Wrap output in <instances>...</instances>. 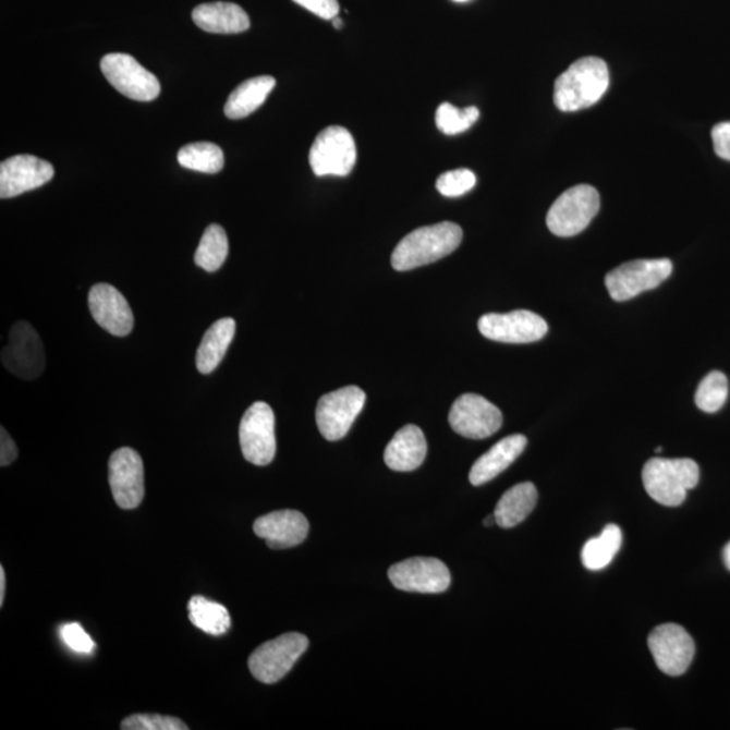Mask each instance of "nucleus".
Masks as SVG:
<instances>
[{
	"label": "nucleus",
	"instance_id": "30",
	"mask_svg": "<svg viewBox=\"0 0 730 730\" xmlns=\"http://www.w3.org/2000/svg\"><path fill=\"white\" fill-rule=\"evenodd\" d=\"M728 379L720 370H713L701 381L695 392V404L702 412L716 413L728 400Z\"/></svg>",
	"mask_w": 730,
	"mask_h": 730
},
{
	"label": "nucleus",
	"instance_id": "31",
	"mask_svg": "<svg viewBox=\"0 0 730 730\" xmlns=\"http://www.w3.org/2000/svg\"><path fill=\"white\" fill-rule=\"evenodd\" d=\"M480 112L471 106V108L458 109L451 104L438 106L436 111V125L438 131L447 136H457V134L467 132L479 120Z\"/></svg>",
	"mask_w": 730,
	"mask_h": 730
},
{
	"label": "nucleus",
	"instance_id": "2",
	"mask_svg": "<svg viewBox=\"0 0 730 730\" xmlns=\"http://www.w3.org/2000/svg\"><path fill=\"white\" fill-rule=\"evenodd\" d=\"M608 64L599 58H583L556 78L553 100L556 108L574 112L592 108L609 87Z\"/></svg>",
	"mask_w": 730,
	"mask_h": 730
},
{
	"label": "nucleus",
	"instance_id": "37",
	"mask_svg": "<svg viewBox=\"0 0 730 730\" xmlns=\"http://www.w3.org/2000/svg\"><path fill=\"white\" fill-rule=\"evenodd\" d=\"M0 430H2L0 431V465L8 467L19 458V448H16L13 438L10 437L3 426Z\"/></svg>",
	"mask_w": 730,
	"mask_h": 730
},
{
	"label": "nucleus",
	"instance_id": "8",
	"mask_svg": "<svg viewBox=\"0 0 730 730\" xmlns=\"http://www.w3.org/2000/svg\"><path fill=\"white\" fill-rule=\"evenodd\" d=\"M100 70L118 93L137 102H151L160 95L159 78L131 54H106L100 61Z\"/></svg>",
	"mask_w": 730,
	"mask_h": 730
},
{
	"label": "nucleus",
	"instance_id": "3",
	"mask_svg": "<svg viewBox=\"0 0 730 730\" xmlns=\"http://www.w3.org/2000/svg\"><path fill=\"white\" fill-rule=\"evenodd\" d=\"M699 467L692 459L648 460L643 469L645 491L662 507H681L688 491L698 485Z\"/></svg>",
	"mask_w": 730,
	"mask_h": 730
},
{
	"label": "nucleus",
	"instance_id": "1",
	"mask_svg": "<svg viewBox=\"0 0 730 730\" xmlns=\"http://www.w3.org/2000/svg\"><path fill=\"white\" fill-rule=\"evenodd\" d=\"M463 230L458 223L440 222L415 229L396 246L391 266L397 271L426 266L451 255L462 244Z\"/></svg>",
	"mask_w": 730,
	"mask_h": 730
},
{
	"label": "nucleus",
	"instance_id": "19",
	"mask_svg": "<svg viewBox=\"0 0 730 730\" xmlns=\"http://www.w3.org/2000/svg\"><path fill=\"white\" fill-rule=\"evenodd\" d=\"M308 521L296 510L272 511L257 519L255 535L266 540L269 548L285 549L300 546L308 535Z\"/></svg>",
	"mask_w": 730,
	"mask_h": 730
},
{
	"label": "nucleus",
	"instance_id": "25",
	"mask_svg": "<svg viewBox=\"0 0 730 730\" xmlns=\"http://www.w3.org/2000/svg\"><path fill=\"white\" fill-rule=\"evenodd\" d=\"M277 81L272 76H257L241 83L224 105V115L230 120H241L252 114L266 102Z\"/></svg>",
	"mask_w": 730,
	"mask_h": 730
},
{
	"label": "nucleus",
	"instance_id": "16",
	"mask_svg": "<svg viewBox=\"0 0 730 730\" xmlns=\"http://www.w3.org/2000/svg\"><path fill=\"white\" fill-rule=\"evenodd\" d=\"M389 577L394 587L407 593L440 594L451 586V572L441 560L413 558L390 567Z\"/></svg>",
	"mask_w": 730,
	"mask_h": 730
},
{
	"label": "nucleus",
	"instance_id": "20",
	"mask_svg": "<svg viewBox=\"0 0 730 730\" xmlns=\"http://www.w3.org/2000/svg\"><path fill=\"white\" fill-rule=\"evenodd\" d=\"M526 443V437L522 435L502 438L490 451L482 454L476 460L473 469L470 471L471 485L482 486L496 479L499 474H502L504 470H508L520 458V454L525 451Z\"/></svg>",
	"mask_w": 730,
	"mask_h": 730
},
{
	"label": "nucleus",
	"instance_id": "7",
	"mask_svg": "<svg viewBox=\"0 0 730 730\" xmlns=\"http://www.w3.org/2000/svg\"><path fill=\"white\" fill-rule=\"evenodd\" d=\"M355 139L345 127L329 126L318 134L308 161L317 177H348L356 165Z\"/></svg>",
	"mask_w": 730,
	"mask_h": 730
},
{
	"label": "nucleus",
	"instance_id": "10",
	"mask_svg": "<svg viewBox=\"0 0 730 730\" xmlns=\"http://www.w3.org/2000/svg\"><path fill=\"white\" fill-rule=\"evenodd\" d=\"M2 363L16 378L35 380L47 365L41 337L29 323L19 321L9 333V344L2 350Z\"/></svg>",
	"mask_w": 730,
	"mask_h": 730
},
{
	"label": "nucleus",
	"instance_id": "36",
	"mask_svg": "<svg viewBox=\"0 0 730 730\" xmlns=\"http://www.w3.org/2000/svg\"><path fill=\"white\" fill-rule=\"evenodd\" d=\"M713 144L718 156L730 161V121L718 123L711 131Z\"/></svg>",
	"mask_w": 730,
	"mask_h": 730
},
{
	"label": "nucleus",
	"instance_id": "12",
	"mask_svg": "<svg viewBox=\"0 0 730 730\" xmlns=\"http://www.w3.org/2000/svg\"><path fill=\"white\" fill-rule=\"evenodd\" d=\"M648 647L656 666L666 676H683L692 666L695 654L694 640L681 625L665 623L654 629L648 637Z\"/></svg>",
	"mask_w": 730,
	"mask_h": 730
},
{
	"label": "nucleus",
	"instance_id": "24",
	"mask_svg": "<svg viewBox=\"0 0 730 730\" xmlns=\"http://www.w3.org/2000/svg\"><path fill=\"white\" fill-rule=\"evenodd\" d=\"M537 499V488L531 482L520 483L509 488L499 499L496 511H494L497 525L503 530H510L521 524L536 508Z\"/></svg>",
	"mask_w": 730,
	"mask_h": 730
},
{
	"label": "nucleus",
	"instance_id": "43",
	"mask_svg": "<svg viewBox=\"0 0 730 730\" xmlns=\"http://www.w3.org/2000/svg\"><path fill=\"white\" fill-rule=\"evenodd\" d=\"M454 2L463 3V2H469V0H454Z\"/></svg>",
	"mask_w": 730,
	"mask_h": 730
},
{
	"label": "nucleus",
	"instance_id": "35",
	"mask_svg": "<svg viewBox=\"0 0 730 730\" xmlns=\"http://www.w3.org/2000/svg\"><path fill=\"white\" fill-rule=\"evenodd\" d=\"M294 2L323 20L331 21L340 13L337 0H294Z\"/></svg>",
	"mask_w": 730,
	"mask_h": 730
},
{
	"label": "nucleus",
	"instance_id": "41",
	"mask_svg": "<svg viewBox=\"0 0 730 730\" xmlns=\"http://www.w3.org/2000/svg\"><path fill=\"white\" fill-rule=\"evenodd\" d=\"M494 524H497L496 515L492 514L490 516H487V519L485 520V525L491 526Z\"/></svg>",
	"mask_w": 730,
	"mask_h": 730
},
{
	"label": "nucleus",
	"instance_id": "27",
	"mask_svg": "<svg viewBox=\"0 0 730 730\" xmlns=\"http://www.w3.org/2000/svg\"><path fill=\"white\" fill-rule=\"evenodd\" d=\"M190 621L200 631L211 636H222L229 631L232 621L224 606L196 595L188 603Z\"/></svg>",
	"mask_w": 730,
	"mask_h": 730
},
{
	"label": "nucleus",
	"instance_id": "5",
	"mask_svg": "<svg viewBox=\"0 0 730 730\" xmlns=\"http://www.w3.org/2000/svg\"><path fill=\"white\" fill-rule=\"evenodd\" d=\"M671 273L670 258H643L615 268L606 275L605 284L615 301L625 302L645 291L659 288Z\"/></svg>",
	"mask_w": 730,
	"mask_h": 730
},
{
	"label": "nucleus",
	"instance_id": "11",
	"mask_svg": "<svg viewBox=\"0 0 730 730\" xmlns=\"http://www.w3.org/2000/svg\"><path fill=\"white\" fill-rule=\"evenodd\" d=\"M240 446L250 463L263 467L272 462L277 453L275 414L266 402H256L246 410L240 424Z\"/></svg>",
	"mask_w": 730,
	"mask_h": 730
},
{
	"label": "nucleus",
	"instance_id": "29",
	"mask_svg": "<svg viewBox=\"0 0 730 730\" xmlns=\"http://www.w3.org/2000/svg\"><path fill=\"white\" fill-rule=\"evenodd\" d=\"M178 161L187 170L217 173L224 165L223 151L211 143H195L183 146L178 154Z\"/></svg>",
	"mask_w": 730,
	"mask_h": 730
},
{
	"label": "nucleus",
	"instance_id": "33",
	"mask_svg": "<svg viewBox=\"0 0 730 730\" xmlns=\"http://www.w3.org/2000/svg\"><path fill=\"white\" fill-rule=\"evenodd\" d=\"M122 730H187L179 718L161 715H133L121 723Z\"/></svg>",
	"mask_w": 730,
	"mask_h": 730
},
{
	"label": "nucleus",
	"instance_id": "28",
	"mask_svg": "<svg viewBox=\"0 0 730 730\" xmlns=\"http://www.w3.org/2000/svg\"><path fill=\"white\" fill-rule=\"evenodd\" d=\"M229 254V241L227 232L217 223L210 224L195 252L194 261L196 266L204 268L207 272H216L223 266Z\"/></svg>",
	"mask_w": 730,
	"mask_h": 730
},
{
	"label": "nucleus",
	"instance_id": "23",
	"mask_svg": "<svg viewBox=\"0 0 730 730\" xmlns=\"http://www.w3.org/2000/svg\"><path fill=\"white\" fill-rule=\"evenodd\" d=\"M235 321L233 318L218 319L207 329L196 352V368L200 374L209 375L223 361L234 339Z\"/></svg>",
	"mask_w": 730,
	"mask_h": 730
},
{
	"label": "nucleus",
	"instance_id": "15",
	"mask_svg": "<svg viewBox=\"0 0 730 730\" xmlns=\"http://www.w3.org/2000/svg\"><path fill=\"white\" fill-rule=\"evenodd\" d=\"M109 483L118 507L132 510L145 496L144 463L132 448H120L109 460Z\"/></svg>",
	"mask_w": 730,
	"mask_h": 730
},
{
	"label": "nucleus",
	"instance_id": "26",
	"mask_svg": "<svg viewBox=\"0 0 730 730\" xmlns=\"http://www.w3.org/2000/svg\"><path fill=\"white\" fill-rule=\"evenodd\" d=\"M622 544V532L619 526L610 524L600 536L592 538L582 549L583 565L589 571L604 570L619 553Z\"/></svg>",
	"mask_w": 730,
	"mask_h": 730
},
{
	"label": "nucleus",
	"instance_id": "42",
	"mask_svg": "<svg viewBox=\"0 0 730 730\" xmlns=\"http://www.w3.org/2000/svg\"><path fill=\"white\" fill-rule=\"evenodd\" d=\"M661 451H662V448H661V447H657V448L655 449V452H657V453H660Z\"/></svg>",
	"mask_w": 730,
	"mask_h": 730
},
{
	"label": "nucleus",
	"instance_id": "6",
	"mask_svg": "<svg viewBox=\"0 0 730 730\" xmlns=\"http://www.w3.org/2000/svg\"><path fill=\"white\" fill-rule=\"evenodd\" d=\"M308 640L301 633H285L283 636L260 645L251 655L248 666L258 682L273 684L283 679L305 654Z\"/></svg>",
	"mask_w": 730,
	"mask_h": 730
},
{
	"label": "nucleus",
	"instance_id": "40",
	"mask_svg": "<svg viewBox=\"0 0 730 730\" xmlns=\"http://www.w3.org/2000/svg\"><path fill=\"white\" fill-rule=\"evenodd\" d=\"M331 22H333V25L337 31H340L341 27L344 26V22H342V20H340L339 16H336V19L331 20Z\"/></svg>",
	"mask_w": 730,
	"mask_h": 730
},
{
	"label": "nucleus",
	"instance_id": "39",
	"mask_svg": "<svg viewBox=\"0 0 730 730\" xmlns=\"http://www.w3.org/2000/svg\"><path fill=\"white\" fill-rule=\"evenodd\" d=\"M723 561H726L727 569L730 571V542L723 548Z\"/></svg>",
	"mask_w": 730,
	"mask_h": 730
},
{
	"label": "nucleus",
	"instance_id": "17",
	"mask_svg": "<svg viewBox=\"0 0 730 730\" xmlns=\"http://www.w3.org/2000/svg\"><path fill=\"white\" fill-rule=\"evenodd\" d=\"M53 166L32 155L10 157L0 165V198L10 199L52 181Z\"/></svg>",
	"mask_w": 730,
	"mask_h": 730
},
{
	"label": "nucleus",
	"instance_id": "4",
	"mask_svg": "<svg viewBox=\"0 0 730 730\" xmlns=\"http://www.w3.org/2000/svg\"><path fill=\"white\" fill-rule=\"evenodd\" d=\"M600 198L592 185H575L561 194L550 206L547 227L559 238H572L583 232L598 215Z\"/></svg>",
	"mask_w": 730,
	"mask_h": 730
},
{
	"label": "nucleus",
	"instance_id": "22",
	"mask_svg": "<svg viewBox=\"0 0 730 730\" xmlns=\"http://www.w3.org/2000/svg\"><path fill=\"white\" fill-rule=\"evenodd\" d=\"M193 20L199 29L215 35H238L251 26L248 14L239 4L227 2L199 4Z\"/></svg>",
	"mask_w": 730,
	"mask_h": 730
},
{
	"label": "nucleus",
	"instance_id": "34",
	"mask_svg": "<svg viewBox=\"0 0 730 730\" xmlns=\"http://www.w3.org/2000/svg\"><path fill=\"white\" fill-rule=\"evenodd\" d=\"M60 634L63 642L69 645L72 650H75V653L92 654L95 648L93 638L84 632L83 626L78 625V623H69V625H64L61 628Z\"/></svg>",
	"mask_w": 730,
	"mask_h": 730
},
{
	"label": "nucleus",
	"instance_id": "14",
	"mask_svg": "<svg viewBox=\"0 0 730 730\" xmlns=\"http://www.w3.org/2000/svg\"><path fill=\"white\" fill-rule=\"evenodd\" d=\"M501 410L486 398L464 394L454 401L449 412V425L458 435L473 440H483L501 429Z\"/></svg>",
	"mask_w": 730,
	"mask_h": 730
},
{
	"label": "nucleus",
	"instance_id": "13",
	"mask_svg": "<svg viewBox=\"0 0 730 730\" xmlns=\"http://www.w3.org/2000/svg\"><path fill=\"white\" fill-rule=\"evenodd\" d=\"M477 328L486 339L507 344H530L548 333L546 319L530 311L486 314L477 323Z\"/></svg>",
	"mask_w": 730,
	"mask_h": 730
},
{
	"label": "nucleus",
	"instance_id": "38",
	"mask_svg": "<svg viewBox=\"0 0 730 730\" xmlns=\"http://www.w3.org/2000/svg\"><path fill=\"white\" fill-rule=\"evenodd\" d=\"M5 595V572L3 567H0V606H3Z\"/></svg>",
	"mask_w": 730,
	"mask_h": 730
},
{
	"label": "nucleus",
	"instance_id": "32",
	"mask_svg": "<svg viewBox=\"0 0 730 730\" xmlns=\"http://www.w3.org/2000/svg\"><path fill=\"white\" fill-rule=\"evenodd\" d=\"M475 184V173L460 168V170L449 171L438 177L436 187L447 198H458L473 190Z\"/></svg>",
	"mask_w": 730,
	"mask_h": 730
},
{
	"label": "nucleus",
	"instance_id": "18",
	"mask_svg": "<svg viewBox=\"0 0 730 730\" xmlns=\"http://www.w3.org/2000/svg\"><path fill=\"white\" fill-rule=\"evenodd\" d=\"M89 312L100 328L125 337L133 330L134 316L126 297L108 283L95 284L88 294Z\"/></svg>",
	"mask_w": 730,
	"mask_h": 730
},
{
	"label": "nucleus",
	"instance_id": "9",
	"mask_svg": "<svg viewBox=\"0 0 730 730\" xmlns=\"http://www.w3.org/2000/svg\"><path fill=\"white\" fill-rule=\"evenodd\" d=\"M365 404V392L357 386L342 387L319 398L316 419L328 441H339L350 431Z\"/></svg>",
	"mask_w": 730,
	"mask_h": 730
},
{
	"label": "nucleus",
	"instance_id": "21",
	"mask_svg": "<svg viewBox=\"0 0 730 730\" xmlns=\"http://www.w3.org/2000/svg\"><path fill=\"white\" fill-rule=\"evenodd\" d=\"M428 453V443L423 430L415 425L403 426L392 437L385 451L387 467L398 473H410L424 463Z\"/></svg>",
	"mask_w": 730,
	"mask_h": 730
}]
</instances>
